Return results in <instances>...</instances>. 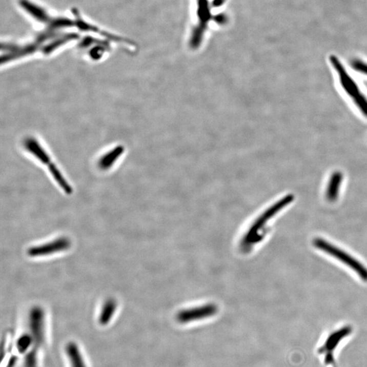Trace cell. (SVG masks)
<instances>
[{"instance_id":"cell-1","label":"cell","mask_w":367,"mask_h":367,"mask_svg":"<svg viewBox=\"0 0 367 367\" xmlns=\"http://www.w3.org/2000/svg\"><path fill=\"white\" fill-rule=\"evenodd\" d=\"M331 66L334 69L342 89L345 92L350 99L353 101L356 107L367 117V97L360 90L356 81L352 78L347 72L345 67L340 62L339 58L335 55H331L329 57Z\"/></svg>"},{"instance_id":"cell-2","label":"cell","mask_w":367,"mask_h":367,"mask_svg":"<svg viewBox=\"0 0 367 367\" xmlns=\"http://www.w3.org/2000/svg\"><path fill=\"white\" fill-rule=\"evenodd\" d=\"M352 329L349 326L343 327L329 335L316 350V353L320 358L324 367H337L335 352L341 342L351 334Z\"/></svg>"},{"instance_id":"cell-3","label":"cell","mask_w":367,"mask_h":367,"mask_svg":"<svg viewBox=\"0 0 367 367\" xmlns=\"http://www.w3.org/2000/svg\"><path fill=\"white\" fill-rule=\"evenodd\" d=\"M314 244L319 249L322 250L323 251L327 252V253L331 254L341 260L344 263L348 264L350 268L356 271L358 275L361 277V278L364 281H367V270L361 263L358 262L357 260L351 257L348 254L345 253L342 250L339 249L335 246L330 244L322 239H316L314 241Z\"/></svg>"},{"instance_id":"cell-4","label":"cell","mask_w":367,"mask_h":367,"mask_svg":"<svg viewBox=\"0 0 367 367\" xmlns=\"http://www.w3.org/2000/svg\"><path fill=\"white\" fill-rule=\"evenodd\" d=\"M70 244L69 239L61 237L45 244L31 247L28 250V254L31 257L47 256L68 250L70 247Z\"/></svg>"},{"instance_id":"cell-5","label":"cell","mask_w":367,"mask_h":367,"mask_svg":"<svg viewBox=\"0 0 367 367\" xmlns=\"http://www.w3.org/2000/svg\"><path fill=\"white\" fill-rule=\"evenodd\" d=\"M342 182V174L341 172L333 173L331 176L330 182L327 189V198L329 201H333L337 199L341 183Z\"/></svg>"},{"instance_id":"cell-6","label":"cell","mask_w":367,"mask_h":367,"mask_svg":"<svg viewBox=\"0 0 367 367\" xmlns=\"http://www.w3.org/2000/svg\"><path fill=\"white\" fill-rule=\"evenodd\" d=\"M116 309V301L113 299L108 300L104 304L99 317V322L102 325L107 324L111 320Z\"/></svg>"},{"instance_id":"cell-7","label":"cell","mask_w":367,"mask_h":367,"mask_svg":"<svg viewBox=\"0 0 367 367\" xmlns=\"http://www.w3.org/2000/svg\"><path fill=\"white\" fill-rule=\"evenodd\" d=\"M69 358L72 361V367H86L81 356L78 348L74 343H70L67 347Z\"/></svg>"}]
</instances>
